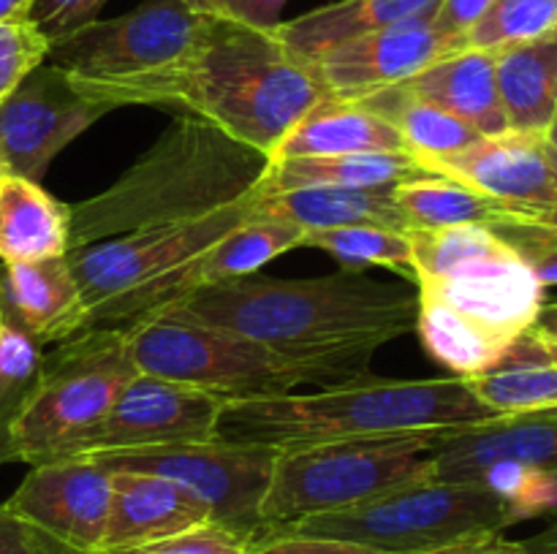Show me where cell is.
I'll return each instance as SVG.
<instances>
[{
	"instance_id": "obj_48",
	"label": "cell",
	"mask_w": 557,
	"mask_h": 554,
	"mask_svg": "<svg viewBox=\"0 0 557 554\" xmlns=\"http://www.w3.org/2000/svg\"><path fill=\"white\" fill-rule=\"evenodd\" d=\"M544 139H547V144H549V147H553V150L557 152V112H555L553 123H549L547 134H544Z\"/></svg>"
},
{
	"instance_id": "obj_31",
	"label": "cell",
	"mask_w": 557,
	"mask_h": 554,
	"mask_svg": "<svg viewBox=\"0 0 557 554\" xmlns=\"http://www.w3.org/2000/svg\"><path fill=\"white\" fill-rule=\"evenodd\" d=\"M395 201L408 228L493 226L504 217H511V212L504 210L498 201L444 174H428L400 182L395 188Z\"/></svg>"
},
{
	"instance_id": "obj_22",
	"label": "cell",
	"mask_w": 557,
	"mask_h": 554,
	"mask_svg": "<svg viewBox=\"0 0 557 554\" xmlns=\"http://www.w3.org/2000/svg\"><path fill=\"white\" fill-rule=\"evenodd\" d=\"M408 90L441 112L462 119L482 136L509 130L495 81V54L462 47L419 71L406 81Z\"/></svg>"
},
{
	"instance_id": "obj_18",
	"label": "cell",
	"mask_w": 557,
	"mask_h": 554,
	"mask_svg": "<svg viewBox=\"0 0 557 554\" xmlns=\"http://www.w3.org/2000/svg\"><path fill=\"white\" fill-rule=\"evenodd\" d=\"M493 462H520L557 478V411L495 416L449 429L433 449L438 481H473Z\"/></svg>"
},
{
	"instance_id": "obj_21",
	"label": "cell",
	"mask_w": 557,
	"mask_h": 554,
	"mask_svg": "<svg viewBox=\"0 0 557 554\" xmlns=\"http://www.w3.org/2000/svg\"><path fill=\"white\" fill-rule=\"evenodd\" d=\"M462 380L498 416L557 411V340L528 326L490 367Z\"/></svg>"
},
{
	"instance_id": "obj_13",
	"label": "cell",
	"mask_w": 557,
	"mask_h": 554,
	"mask_svg": "<svg viewBox=\"0 0 557 554\" xmlns=\"http://www.w3.org/2000/svg\"><path fill=\"white\" fill-rule=\"evenodd\" d=\"M114 106L52 63L38 65L0 101V166L41 182L49 163Z\"/></svg>"
},
{
	"instance_id": "obj_20",
	"label": "cell",
	"mask_w": 557,
	"mask_h": 554,
	"mask_svg": "<svg viewBox=\"0 0 557 554\" xmlns=\"http://www.w3.org/2000/svg\"><path fill=\"white\" fill-rule=\"evenodd\" d=\"M0 324L38 345H54L87 329L82 293L65 255L0 264Z\"/></svg>"
},
{
	"instance_id": "obj_37",
	"label": "cell",
	"mask_w": 557,
	"mask_h": 554,
	"mask_svg": "<svg viewBox=\"0 0 557 554\" xmlns=\"http://www.w3.org/2000/svg\"><path fill=\"white\" fill-rule=\"evenodd\" d=\"M495 234L525 261L544 288L557 286V228L531 217H504L493 223Z\"/></svg>"
},
{
	"instance_id": "obj_49",
	"label": "cell",
	"mask_w": 557,
	"mask_h": 554,
	"mask_svg": "<svg viewBox=\"0 0 557 554\" xmlns=\"http://www.w3.org/2000/svg\"><path fill=\"white\" fill-rule=\"evenodd\" d=\"M539 223H547V226H555L557 228V204L553 206V212H547V215H544Z\"/></svg>"
},
{
	"instance_id": "obj_24",
	"label": "cell",
	"mask_w": 557,
	"mask_h": 554,
	"mask_svg": "<svg viewBox=\"0 0 557 554\" xmlns=\"http://www.w3.org/2000/svg\"><path fill=\"white\" fill-rule=\"evenodd\" d=\"M397 188V185H395ZM395 188H343V185H310L281 193H256L253 210L286 217L305 234L346 226H384L408 231Z\"/></svg>"
},
{
	"instance_id": "obj_8",
	"label": "cell",
	"mask_w": 557,
	"mask_h": 554,
	"mask_svg": "<svg viewBox=\"0 0 557 554\" xmlns=\"http://www.w3.org/2000/svg\"><path fill=\"white\" fill-rule=\"evenodd\" d=\"M449 429L381 435L277 451L261 503V525H292L315 514L351 508L400 487L435 478L433 449Z\"/></svg>"
},
{
	"instance_id": "obj_41",
	"label": "cell",
	"mask_w": 557,
	"mask_h": 554,
	"mask_svg": "<svg viewBox=\"0 0 557 554\" xmlns=\"http://www.w3.org/2000/svg\"><path fill=\"white\" fill-rule=\"evenodd\" d=\"M286 0H199L196 11L253 30L275 33L281 27Z\"/></svg>"
},
{
	"instance_id": "obj_23",
	"label": "cell",
	"mask_w": 557,
	"mask_h": 554,
	"mask_svg": "<svg viewBox=\"0 0 557 554\" xmlns=\"http://www.w3.org/2000/svg\"><path fill=\"white\" fill-rule=\"evenodd\" d=\"M441 0H337L308 11L292 22H281L277 41L302 63H313L330 49L403 22L433 20Z\"/></svg>"
},
{
	"instance_id": "obj_5",
	"label": "cell",
	"mask_w": 557,
	"mask_h": 554,
	"mask_svg": "<svg viewBox=\"0 0 557 554\" xmlns=\"http://www.w3.org/2000/svg\"><path fill=\"white\" fill-rule=\"evenodd\" d=\"M324 98V81L275 33L212 20L199 49L156 87L150 106L185 109L272 158Z\"/></svg>"
},
{
	"instance_id": "obj_19",
	"label": "cell",
	"mask_w": 557,
	"mask_h": 554,
	"mask_svg": "<svg viewBox=\"0 0 557 554\" xmlns=\"http://www.w3.org/2000/svg\"><path fill=\"white\" fill-rule=\"evenodd\" d=\"M210 521V508L172 478L139 470H112V503L98 554L150 546Z\"/></svg>"
},
{
	"instance_id": "obj_43",
	"label": "cell",
	"mask_w": 557,
	"mask_h": 554,
	"mask_svg": "<svg viewBox=\"0 0 557 554\" xmlns=\"http://www.w3.org/2000/svg\"><path fill=\"white\" fill-rule=\"evenodd\" d=\"M490 5H493V0H441L433 14L435 30L468 47V33L479 25Z\"/></svg>"
},
{
	"instance_id": "obj_38",
	"label": "cell",
	"mask_w": 557,
	"mask_h": 554,
	"mask_svg": "<svg viewBox=\"0 0 557 554\" xmlns=\"http://www.w3.org/2000/svg\"><path fill=\"white\" fill-rule=\"evenodd\" d=\"M107 3L109 0H30L25 16L52 47V43L69 38L71 33L96 22Z\"/></svg>"
},
{
	"instance_id": "obj_7",
	"label": "cell",
	"mask_w": 557,
	"mask_h": 554,
	"mask_svg": "<svg viewBox=\"0 0 557 554\" xmlns=\"http://www.w3.org/2000/svg\"><path fill=\"white\" fill-rule=\"evenodd\" d=\"M125 337L139 373L180 380L223 400L292 394L294 386H337L364 375L348 364L288 356L234 331L174 315L139 320L125 329Z\"/></svg>"
},
{
	"instance_id": "obj_9",
	"label": "cell",
	"mask_w": 557,
	"mask_h": 554,
	"mask_svg": "<svg viewBox=\"0 0 557 554\" xmlns=\"http://www.w3.org/2000/svg\"><path fill=\"white\" fill-rule=\"evenodd\" d=\"M212 20L183 0H145L52 43L47 60L114 109L150 106L156 87L199 49Z\"/></svg>"
},
{
	"instance_id": "obj_35",
	"label": "cell",
	"mask_w": 557,
	"mask_h": 554,
	"mask_svg": "<svg viewBox=\"0 0 557 554\" xmlns=\"http://www.w3.org/2000/svg\"><path fill=\"white\" fill-rule=\"evenodd\" d=\"M473 481L498 494L517 521L557 514V478L553 473L520 462H493Z\"/></svg>"
},
{
	"instance_id": "obj_29",
	"label": "cell",
	"mask_w": 557,
	"mask_h": 554,
	"mask_svg": "<svg viewBox=\"0 0 557 554\" xmlns=\"http://www.w3.org/2000/svg\"><path fill=\"white\" fill-rule=\"evenodd\" d=\"M357 101L362 106H368L370 112L389 119L400 130L403 141H406V150L422 166L428 161H435V158L466 150L468 144L482 139V134L473 130L471 125H466L462 119L451 117V114L441 112L433 103L413 96L406 87V81L395 87H384V90H375L370 96L357 98Z\"/></svg>"
},
{
	"instance_id": "obj_26",
	"label": "cell",
	"mask_w": 557,
	"mask_h": 554,
	"mask_svg": "<svg viewBox=\"0 0 557 554\" xmlns=\"http://www.w3.org/2000/svg\"><path fill=\"white\" fill-rule=\"evenodd\" d=\"M71 206L49 196L41 182L0 177V264L60 259L69 253Z\"/></svg>"
},
{
	"instance_id": "obj_12",
	"label": "cell",
	"mask_w": 557,
	"mask_h": 554,
	"mask_svg": "<svg viewBox=\"0 0 557 554\" xmlns=\"http://www.w3.org/2000/svg\"><path fill=\"white\" fill-rule=\"evenodd\" d=\"M277 451L226 440L166 445L139 454L92 456L109 470H139L172 478L210 508L212 521L239 536L259 538L261 503L270 489Z\"/></svg>"
},
{
	"instance_id": "obj_44",
	"label": "cell",
	"mask_w": 557,
	"mask_h": 554,
	"mask_svg": "<svg viewBox=\"0 0 557 554\" xmlns=\"http://www.w3.org/2000/svg\"><path fill=\"white\" fill-rule=\"evenodd\" d=\"M422 554H520V541H509L504 532H487V536L462 538V541L446 543V546L430 549Z\"/></svg>"
},
{
	"instance_id": "obj_40",
	"label": "cell",
	"mask_w": 557,
	"mask_h": 554,
	"mask_svg": "<svg viewBox=\"0 0 557 554\" xmlns=\"http://www.w3.org/2000/svg\"><path fill=\"white\" fill-rule=\"evenodd\" d=\"M248 554H384L379 549L362 546L341 538L305 536V532L264 530L248 546Z\"/></svg>"
},
{
	"instance_id": "obj_33",
	"label": "cell",
	"mask_w": 557,
	"mask_h": 554,
	"mask_svg": "<svg viewBox=\"0 0 557 554\" xmlns=\"http://www.w3.org/2000/svg\"><path fill=\"white\" fill-rule=\"evenodd\" d=\"M44 348L22 331L0 324V465L11 456V429L38 383Z\"/></svg>"
},
{
	"instance_id": "obj_4",
	"label": "cell",
	"mask_w": 557,
	"mask_h": 554,
	"mask_svg": "<svg viewBox=\"0 0 557 554\" xmlns=\"http://www.w3.org/2000/svg\"><path fill=\"white\" fill-rule=\"evenodd\" d=\"M498 413L473 396L462 378L395 380L364 373L315 394L228 400L215 438L272 451L308 449L381 435L471 427Z\"/></svg>"
},
{
	"instance_id": "obj_10",
	"label": "cell",
	"mask_w": 557,
	"mask_h": 554,
	"mask_svg": "<svg viewBox=\"0 0 557 554\" xmlns=\"http://www.w3.org/2000/svg\"><path fill=\"white\" fill-rule=\"evenodd\" d=\"M139 373L125 329H82L44 351L41 375L11 429L14 462L65 459Z\"/></svg>"
},
{
	"instance_id": "obj_46",
	"label": "cell",
	"mask_w": 557,
	"mask_h": 554,
	"mask_svg": "<svg viewBox=\"0 0 557 554\" xmlns=\"http://www.w3.org/2000/svg\"><path fill=\"white\" fill-rule=\"evenodd\" d=\"M533 324H536L539 329L547 331V335H553L557 340V299H544V304L539 307V315Z\"/></svg>"
},
{
	"instance_id": "obj_2",
	"label": "cell",
	"mask_w": 557,
	"mask_h": 554,
	"mask_svg": "<svg viewBox=\"0 0 557 554\" xmlns=\"http://www.w3.org/2000/svg\"><path fill=\"white\" fill-rule=\"evenodd\" d=\"M417 331L455 378H471L533 326L544 286L490 226L408 228Z\"/></svg>"
},
{
	"instance_id": "obj_51",
	"label": "cell",
	"mask_w": 557,
	"mask_h": 554,
	"mask_svg": "<svg viewBox=\"0 0 557 554\" xmlns=\"http://www.w3.org/2000/svg\"><path fill=\"white\" fill-rule=\"evenodd\" d=\"M3 174H5V172H3V166H0V177H3Z\"/></svg>"
},
{
	"instance_id": "obj_28",
	"label": "cell",
	"mask_w": 557,
	"mask_h": 554,
	"mask_svg": "<svg viewBox=\"0 0 557 554\" xmlns=\"http://www.w3.org/2000/svg\"><path fill=\"white\" fill-rule=\"evenodd\" d=\"M428 168L411 152H354V155L277 158L270 163L256 193H281L310 185L343 188H395L408 179L428 177Z\"/></svg>"
},
{
	"instance_id": "obj_17",
	"label": "cell",
	"mask_w": 557,
	"mask_h": 554,
	"mask_svg": "<svg viewBox=\"0 0 557 554\" xmlns=\"http://www.w3.org/2000/svg\"><path fill=\"white\" fill-rule=\"evenodd\" d=\"M466 43L435 30L433 20L403 22L330 49L310 63L330 96L357 101L384 87L403 85L419 71Z\"/></svg>"
},
{
	"instance_id": "obj_6",
	"label": "cell",
	"mask_w": 557,
	"mask_h": 554,
	"mask_svg": "<svg viewBox=\"0 0 557 554\" xmlns=\"http://www.w3.org/2000/svg\"><path fill=\"white\" fill-rule=\"evenodd\" d=\"M253 196L196 221L69 250L65 259L85 302L87 329H128L194 291L205 253L250 215Z\"/></svg>"
},
{
	"instance_id": "obj_14",
	"label": "cell",
	"mask_w": 557,
	"mask_h": 554,
	"mask_svg": "<svg viewBox=\"0 0 557 554\" xmlns=\"http://www.w3.org/2000/svg\"><path fill=\"white\" fill-rule=\"evenodd\" d=\"M228 400L180 380L136 373L103 421L69 456H112L215 440Z\"/></svg>"
},
{
	"instance_id": "obj_11",
	"label": "cell",
	"mask_w": 557,
	"mask_h": 554,
	"mask_svg": "<svg viewBox=\"0 0 557 554\" xmlns=\"http://www.w3.org/2000/svg\"><path fill=\"white\" fill-rule=\"evenodd\" d=\"M517 525L509 505L479 481H430L400 487L368 503L305 516L270 530L341 538L384 554H422L471 536Z\"/></svg>"
},
{
	"instance_id": "obj_25",
	"label": "cell",
	"mask_w": 557,
	"mask_h": 554,
	"mask_svg": "<svg viewBox=\"0 0 557 554\" xmlns=\"http://www.w3.org/2000/svg\"><path fill=\"white\" fill-rule=\"evenodd\" d=\"M354 152H408L400 130L370 112L359 101L324 98L315 103L286 139L275 147L277 158H321V155H354Z\"/></svg>"
},
{
	"instance_id": "obj_42",
	"label": "cell",
	"mask_w": 557,
	"mask_h": 554,
	"mask_svg": "<svg viewBox=\"0 0 557 554\" xmlns=\"http://www.w3.org/2000/svg\"><path fill=\"white\" fill-rule=\"evenodd\" d=\"M0 554H74L65 543L44 532L25 516L0 505Z\"/></svg>"
},
{
	"instance_id": "obj_50",
	"label": "cell",
	"mask_w": 557,
	"mask_h": 554,
	"mask_svg": "<svg viewBox=\"0 0 557 554\" xmlns=\"http://www.w3.org/2000/svg\"><path fill=\"white\" fill-rule=\"evenodd\" d=\"M183 3H185V5H190V9L196 11V3H199V0H183Z\"/></svg>"
},
{
	"instance_id": "obj_3",
	"label": "cell",
	"mask_w": 557,
	"mask_h": 554,
	"mask_svg": "<svg viewBox=\"0 0 557 554\" xmlns=\"http://www.w3.org/2000/svg\"><path fill=\"white\" fill-rule=\"evenodd\" d=\"M272 158L196 114H180L117 182L71 206L69 250L131 231L196 221L243 204Z\"/></svg>"
},
{
	"instance_id": "obj_27",
	"label": "cell",
	"mask_w": 557,
	"mask_h": 554,
	"mask_svg": "<svg viewBox=\"0 0 557 554\" xmlns=\"http://www.w3.org/2000/svg\"><path fill=\"white\" fill-rule=\"evenodd\" d=\"M493 54L509 130L544 136L557 112V27Z\"/></svg>"
},
{
	"instance_id": "obj_15",
	"label": "cell",
	"mask_w": 557,
	"mask_h": 554,
	"mask_svg": "<svg viewBox=\"0 0 557 554\" xmlns=\"http://www.w3.org/2000/svg\"><path fill=\"white\" fill-rule=\"evenodd\" d=\"M424 168L460 179L515 217L542 221L557 204V152L536 134L482 136L466 150L428 161Z\"/></svg>"
},
{
	"instance_id": "obj_47",
	"label": "cell",
	"mask_w": 557,
	"mask_h": 554,
	"mask_svg": "<svg viewBox=\"0 0 557 554\" xmlns=\"http://www.w3.org/2000/svg\"><path fill=\"white\" fill-rule=\"evenodd\" d=\"M30 0H0V22L14 20V16H25Z\"/></svg>"
},
{
	"instance_id": "obj_30",
	"label": "cell",
	"mask_w": 557,
	"mask_h": 554,
	"mask_svg": "<svg viewBox=\"0 0 557 554\" xmlns=\"http://www.w3.org/2000/svg\"><path fill=\"white\" fill-rule=\"evenodd\" d=\"M302 242L305 231L297 223L250 210L245 221H239L221 242L207 250L205 259H201L199 286L256 275L261 266L270 264L277 255L302 248Z\"/></svg>"
},
{
	"instance_id": "obj_1",
	"label": "cell",
	"mask_w": 557,
	"mask_h": 554,
	"mask_svg": "<svg viewBox=\"0 0 557 554\" xmlns=\"http://www.w3.org/2000/svg\"><path fill=\"white\" fill-rule=\"evenodd\" d=\"M419 299L406 282H381L362 269L324 277H264L207 282L158 315L234 331L288 356L326 358L368 373L379 348L417 329Z\"/></svg>"
},
{
	"instance_id": "obj_39",
	"label": "cell",
	"mask_w": 557,
	"mask_h": 554,
	"mask_svg": "<svg viewBox=\"0 0 557 554\" xmlns=\"http://www.w3.org/2000/svg\"><path fill=\"white\" fill-rule=\"evenodd\" d=\"M250 543H253V538L239 536V532L226 530V527L210 521V525L183 532V536L166 538V541L120 554H248Z\"/></svg>"
},
{
	"instance_id": "obj_34",
	"label": "cell",
	"mask_w": 557,
	"mask_h": 554,
	"mask_svg": "<svg viewBox=\"0 0 557 554\" xmlns=\"http://www.w3.org/2000/svg\"><path fill=\"white\" fill-rule=\"evenodd\" d=\"M557 27V0H493L487 14L468 33V47L498 52L531 41Z\"/></svg>"
},
{
	"instance_id": "obj_45",
	"label": "cell",
	"mask_w": 557,
	"mask_h": 554,
	"mask_svg": "<svg viewBox=\"0 0 557 554\" xmlns=\"http://www.w3.org/2000/svg\"><path fill=\"white\" fill-rule=\"evenodd\" d=\"M520 554H557V516L528 541H520Z\"/></svg>"
},
{
	"instance_id": "obj_36",
	"label": "cell",
	"mask_w": 557,
	"mask_h": 554,
	"mask_svg": "<svg viewBox=\"0 0 557 554\" xmlns=\"http://www.w3.org/2000/svg\"><path fill=\"white\" fill-rule=\"evenodd\" d=\"M47 58L49 41L27 16L0 22V101Z\"/></svg>"
},
{
	"instance_id": "obj_16",
	"label": "cell",
	"mask_w": 557,
	"mask_h": 554,
	"mask_svg": "<svg viewBox=\"0 0 557 554\" xmlns=\"http://www.w3.org/2000/svg\"><path fill=\"white\" fill-rule=\"evenodd\" d=\"M109 503L112 470L92 456H65L33 465L25 481L5 500L14 514L58 538L74 554H98Z\"/></svg>"
},
{
	"instance_id": "obj_32",
	"label": "cell",
	"mask_w": 557,
	"mask_h": 554,
	"mask_svg": "<svg viewBox=\"0 0 557 554\" xmlns=\"http://www.w3.org/2000/svg\"><path fill=\"white\" fill-rule=\"evenodd\" d=\"M302 248L324 250V253L335 255L346 269L386 266L406 280L417 282L408 231H395V228L384 226L326 228V231L305 234Z\"/></svg>"
}]
</instances>
